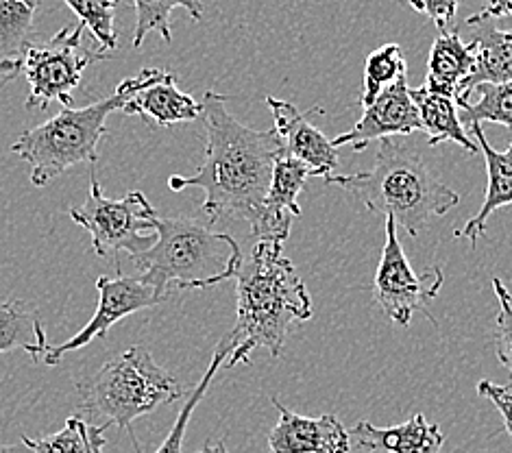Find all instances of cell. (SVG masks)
<instances>
[{
    "label": "cell",
    "instance_id": "1",
    "mask_svg": "<svg viewBox=\"0 0 512 453\" xmlns=\"http://www.w3.org/2000/svg\"><path fill=\"white\" fill-rule=\"evenodd\" d=\"M205 159L192 177L175 175L168 188L181 192L201 188L205 192L203 214L210 223L223 218L258 223L264 199L271 186L277 157L284 153L275 129L258 131L245 127L229 114L227 96L214 90L203 96Z\"/></svg>",
    "mask_w": 512,
    "mask_h": 453
},
{
    "label": "cell",
    "instance_id": "2",
    "mask_svg": "<svg viewBox=\"0 0 512 453\" xmlns=\"http://www.w3.org/2000/svg\"><path fill=\"white\" fill-rule=\"evenodd\" d=\"M236 325L218 342L227 349L225 369L251 360L255 349L273 358L284 351L290 329L312 318V299L297 268L284 255V244L255 240L236 273Z\"/></svg>",
    "mask_w": 512,
    "mask_h": 453
},
{
    "label": "cell",
    "instance_id": "3",
    "mask_svg": "<svg viewBox=\"0 0 512 453\" xmlns=\"http://www.w3.org/2000/svg\"><path fill=\"white\" fill-rule=\"evenodd\" d=\"M329 186L345 188L371 212L395 218L397 229L417 238L434 216L460 203L458 192L434 177L423 157L408 144L384 138L371 170L356 175H329Z\"/></svg>",
    "mask_w": 512,
    "mask_h": 453
},
{
    "label": "cell",
    "instance_id": "4",
    "mask_svg": "<svg viewBox=\"0 0 512 453\" xmlns=\"http://www.w3.org/2000/svg\"><path fill=\"white\" fill-rule=\"evenodd\" d=\"M157 240L131 262L142 273L144 284L168 299L173 290L210 288L234 279L242 257L240 244L229 234L212 231L190 218H164L155 212Z\"/></svg>",
    "mask_w": 512,
    "mask_h": 453
},
{
    "label": "cell",
    "instance_id": "5",
    "mask_svg": "<svg viewBox=\"0 0 512 453\" xmlns=\"http://www.w3.org/2000/svg\"><path fill=\"white\" fill-rule=\"evenodd\" d=\"M164 72L162 68H144L140 75L120 83L107 99L79 109L64 107L55 118L24 131L11 151L29 164L33 186H46L77 164H96L109 114L123 109L133 94L162 79Z\"/></svg>",
    "mask_w": 512,
    "mask_h": 453
},
{
    "label": "cell",
    "instance_id": "6",
    "mask_svg": "<svg viewBox=\"0 0 512 453\" xmlns=\"http://www.w3.org/2000/svg\"><path fill=\"white\" fill-rule=\"evenodd\" d=\"M181 390L177 379L166 373L144 347H129L105 362L79 384V406L90 419H101L103 427L116 425L133 434V421L177 401Z\"/></svg>",
    "mask_w": 512,
    "mask_h": 453
},
{
    "label": "cell",
    "instance_id": "7",
    "mask_svg": "<svg viewBox=\"0 0 512 453\" xmlns=\"http://www.w3.org/2000/svg\"><path fill=\"white\" fill-rule=\"evenodd\" d=\"M155 212L151 201L138 190L129 192L125 199L105 197L92 164L88 199L79 207H70L68 216L88 231L96 255L116 257L118 253H127L136 257L149 251L157 240V234H142L153 229Z\"/></svg>",
    "mask_w": 512,
    "mask_h": 453
},
{
    "label": "cell",
    "instance_id": "8",
    "mask_svg": "<svg viewBox=\"0 0 512 453\" xmlns=\"http://www.w3.org/2000/svg\"><path fill=\"white\" fill-rule=\"evenodd\" d=\"M85 27H66L46 42H31L22 55V70L29 81L27 109H44L48 103L72 107V92L79 88L83 70L103 61L109 53L88 51L83 46Z\"/></svg>",
    "mask_w": 512,
    "mask_h": 453
},
{
    "label": "cell",
    "instance_id": "9",
    "mask_svg": "<svg viewBox=\"0 0 512 453\" xmlns=\"http://www.w3.org/2000/svg\"><path fill=\"white\" fill-rule=\"evenodd\" d=\"M397 231L395 218L388 216L384 249L373 279V299L390 321L401 327H408L417 312H423L432 325H436L428 303L434 301L443 288V268L434 266L423 275L414 273Z\"/></svg>",
    "mask_w": 512,
    "mask_h": 453
},
{
    "label": "cell",
    "instance_id": "10",
    "mask_svg": "<svg viewBox=\"0 0 512 453\" xmlns=\"http://www.w3.org/2000/svg\"><path fill=\"white\" fill-rule=\"evenodd\" d=\"M96 290H99V308H96L90 323L62 345L48 347L44 353L46 366H57L66 353L88 347L96 338H105L109 329L123 318L166 301L157 295L153 286L144 284L140 277L129 275H118L116 279L101 275L96 279Z\"/></svg>",
    "mask_w": 512,
    "mask_h": 453
},
{
    "label": "cell",
    "instance_id": "11",
    "mask_svg": "<svg viewBox=\"0 0 512 453\" xmlns=\"http://www.w3.org/2000/svg\"><path fill=\"white\" fill-rule=\"evenodd\" d=\"M421 131L419 109L412 101L408 88V77L399 79L395 85L386 88L377 99L364 107L362 118L343 136L332 140L336 146H353L356 151H364L373 140H384L393 136H410Z\"/></svg>",
    "mask_w": 512,
    "mask_h": 453
},
{
    "label": "cell",
    "instance_id": "12",
    "mask_svg": "<svg viewBox=\"0 0 512 453\" xmlns=\"http://www.w3.org/2000/svg\"><path fill=\"white\" fill-rule=\"evenodd\" d=\"M266 105L271 107L275 131L282 138L284 155L299 159L301 164L310 168L312 177H329L338 168V151L323 131L316 129L310 116L323 114L321 107H312L310 112H299V109L288 103L279 101L275 96H266Z\"/></svg>",
    "mask_w": 512,
    "mask_h": 453
},
{
    "label": "cell",
    "instance_id": "13",
    "mask_svg": "<svg viewBox=\"0 0 512 453\" xmlns=\"http://www.w3.org/2000/svg\"><path fill=\"white\" fill-rule=\"evenodd\" d=\"M279 412L277 425L268 434V453H349L351 436L336 414H323L319 419L301 416L288 410L273 397Z\"/></svg>",
    "mask_w": 512,
    "mask_h": 453
},
{
    "label": "cell",
    "instance_id": "14",
    "mask_svg": "<svg viewBox=\"0 0 512 453\" xmlns=\"http://www.w3.org/2000/svg\"><path fill=\"white\" fill-rule=\"evenodd\" d=\"M308 177H312L310 168L301 164L299 159L279 155L273 170L271 186L262 205L258 223L251 227L255 240H268L284 244L290 236V227L301 216L299 194L306 188Z\"/></svg>",
    "mask_w": 512,
    "mask_h": 453
},
{
    "label": "cell",
    "instance_id": "15",
    "mask_svg": "<svg viewBox=\"0 0 512 453\" xmlns=\"http://www.w3.org/2000/svg\"><path fill=\"white\" fill-rule=\"evenodd\" d=\"M349 436L356 438L360 449L371 453H441L445 434L425 414H414L406 423L393 427H375L369 421L353 425Z\"/></svg>",
    "mask_w": 512,
    "mask_h": 453
},
{
    "label": "cell",
    "instance_id": "16",
    "mask_svg": "<svg viewBox=\"0 0 512 453\" xmlns=\"http://www.w3.org/2000/svg\"><path fill=\"white\" fill-rule=\"evenodd\" d=\"M123 112L129 116H142L157 127H170L177 122L201 118L203 105L194 101L190 94L181 92L173 72L166 70L162 79L133 94L125 103Z\"/></svg>",
    "mask_w": 512,
    "mask_h": 453
},
{
    "label": "cell",
    "instance_id": "17",
    "mask_svg": "<svg viewBox=\"0 0 512 453\" xmlns=\"http://www.w3.org/2000/svg\"><path fill=\"white\" fill-rule=\"evenodd\" d=\"M471 136L478 140V146L484 153L486 173H489V186H486V197L480 207V212L475 214L462 229H456V238H467L471 244L478 242L486 231V220L499 210V207L512 203V144L506 151H495L491 142L486 140L484 129L480 122H471L469 125Z\"/></svg>",
    "mask_w": 512,
    "mask_h": 453
},
{
    "label": "cell",
    "instance_id": "18",
    "mask_svg": "<svg viewBox=\"0 0 512 453\" xmlns=\"http://www.w3.org/2000/svg\"><path fill=\"white\" fill-rule=\"evenodd\" d=\"M475 66L460 85L456 101L469 99V94L482 83H504L512 79V29H497L491 20L473 24Z\"/></svg>",
    "mask_w": 512,
    "mask_h": 453
},
{
    "label": "cell",
    "instance_id": "19",
    "mask_svg": "<svg viewBox=\"0 0 512 453\" xmlns=\"http://www.w3.org/2000/svg\"><path fill=\"white\" fill-rule=\"evenodd\" d=\"M475 66V48L465 44L458 33L441 31L434 40L428 57V77L425 88L456 99L460 85L471 75Z\"/></svg>",
    "mask_w": 512,
    "mask_h": 453
},
{
    "label": "cell",
    "instance_id": "20",
    "mask_svg": "<svg viewBox=\"0 0 512 453\" xmlns=\"http://www.w3.org/2000/svg\"><path fill=\"white\" fill-rule=\"evenodd\" d=\"M412 101L419 109V118H421V129L428 133V142L430 146L443 144V142H454L462 146L467 153H478V142H473L469 138V133L462 127V120L458 116V105L456 99L451 96L438 94L425 88L410 90Z\"/></svg>",
    "mask_w": 512,
    "mask_h": 453
},
{
    "label": "cell",
    "instance_id": "21",
    "mask_svg": "<svg viewBox=\"0 0 512 453\" xmlns=\"http://www.w3.org/2000/svg\"><path fill=\"white\" fill-rule=\"evenodd\" d=\"M48 336L40 312L20 299L0 301V353L24 351L31 360L44 358Z\"/></svg>",
    "mask_w": 512,
    "mask_h": 453
},
{
    "label": "cell",
    "instance_id": "22",
    "mask_svg": "<svg viewBox=\"0 0 512 453\" xmlns=\"http://www.w3.org/2000/svg\"><path fill=\"white\" fill-rule=\"evenodd\" d=\"M42 0H0V61L22 59Z\"/></svg>",
    "mask_w": 512,
    "mask_h": 453
},
{
    "label": "cell",
    "instance_id": "23",
    "mask_svg": "<svg viewBox=\"0 0 512 453\" xmlns=\"http://www.w3.org/2000/svg\"><path fill=\"white\" fill-rule=\"evenodd\" d=\"M465 112L460 120L467 122H493L512 129V79L504 83H482L475 88L469 99L456 101Z\"/></svg>",
    "mask_w": 512,
    "mask_h": 453
},
{
    "label": "cell",
    "instance_id": "24",
    "mask_svg": "<svg viewBox=\"0 0 512 453\" xmlns=\"http://www.w3.org/2000/svg\"><path fill=\"white\" fill-rule=\"evenodd\" d=\"M136 7V31H133V48L140 51L146 35L157 33L162 35L166 44L173 42V31H170V14L173 9L184 7L192 20L203 18L201 0H133Z\"/></svg>",
    "mask_w": 512,
    "mask_h": 453
},
{
    "label": "cell",
    "instance_id": "25",
    "mask_svg": "<svg viewBox=\"0 0 512 453\" xmlns=\"http://www.w3.org/2000/svg\"><path fill=\"white\" fill-rule=\"evenodd\" d=\"M408 77V66L404 51L399 44H386L377 48L364 64V85L360 105L369 107L377 96H380L390 85H395L399 79Z\"/></svg>",
    "mask_w": 512,
    "mask_h": 453
},
{
    "label": "cell",
    "instance_id": "26",
    "mask_svg": "<svg viewBox=\"0 0 512 453\" xmlns=\"http://www.w3.org/2000/svg\"><path fill=\"white\" fill-rule=\"evenodd\" d=\"M64 5L79 18V22L88 29L99 51L112 53L118 46V35L114 27V9L116 0H64Z\"/></svg>",
    "mask_w": 512,
    "mask_h": 453
},
{
    "label": "cell",
    "instance_id": "27",
    "mask_svg": "<svg viewBox=\"0 0 512 453\" xmlns=\"http://www.w3.org/2000/svg\"><path fill=\"white\" fill-rule=\"evenodd\" d=\"M225 360H227V349L218 345L216 351H214V358H212L210 366H207L205 375L201 377V382L190 393L188 401L184 403V408L179 410V416H177V421L173 425V430L168 432L166 440H164L160 447L155 449V453H181V449H184V438H186V430H188V423L192 419V414H194V410H197L201 399L205 397L207 388H210V384L214 382V377H216L218 369H221V366L225 364Z\"/></svg>",
    "mask_w": 512,
    "mask_h": 453
},
{
    "label": "cell",
    "instance_id": "28",
    "mask_svg": "<svg viewBox=\"0 0 512 453\" xmlns=\"http://www.w3.org/2000/svg\"><path fill=\"white\" fill-rule=\"evenodd\" d=\"M493 292L499 301V312L495 318V332H493V345L499 364L504 366L510 390H512V297L502 279H493Z\"/></svg>",
    "mask_w": 512,
    "mask_h": 453
},
{
    "label": "cell",
    "instance_id": "29",
    "mask_svg": "<svg viewBox=\"0 0 512 453\" xmlns=\"http://www.w3.org/2000/svg\"><path fill=\"white\" fill-rule=\"evenodd\" d=\"M22 443L33 453H85L83 419H79V416H70L64 430L38 440L24 436Z\"/></svg>",
    "mask_w": 512,
    "mask_h": 453
},
{
    "label": "cell",
    "instance_id": "30",
    "mask_svg": "<svg viewBox=\"0 0 512 453\" xmlns=\"http://www.w3.org/2000/svg\"><path fill=\"white\" fill-rule=\"evenodd\" d=\"M478 395L489 399L499 410V414H502V419H504L506 432L512 438V390L508 386L493 384V382H489V379H482V382L478 384Z\"/></svg>",
    "mask_w": 512,
    "mask_h": 453
},
{
    "label": "cell",
    "instance_id": "31",
    "mask_svg": "<svg viewBox=\"0 0 512 453\" xmlns=\"http://www.w3.org/2000/svg\"><path fill=\"white\" fill-rule=\"evenodd\" d=\"M419 7H421V14L428 16L438 31H445L451 20L456 18V11L460 0H417Z\"/></svg>",
    "mask_w": 512,
    "mask_h": 453
},
{
    "label": "cell",
    "instance_id": "32",
    "mask_svg": "<svg viewBox=\"0 0 512 453\" xmlns=\"http://www.w3.org/2000/svg\"><path fill=\"white\" fill-rule=\"evenodd\" d=\"M504 16H512V0H489V5H486L480 14L469 16L465 22L467 27H473V24L478 22H486V20H495V18H504Z\"/></svg>",
    "mask_w": 512,
    "mask_h": 453
},
{
    "label": "cell",
    "instance_id": "33",
    "mask_svg": "<svg viewBox=\"0 0 512 453\" xmlns=\"http://www.w3.org/2000/svg\"><path fill=\"white\" fill-rule=\"evenodd\" d=\"M83 440H85V453H105V427L85 423L83 421Z\"/></svg>",
    "mask_w": 512,
    "mask_h": 453
},
{
    "label": "cell",
    "instance_id": "34",
    "mask_svg": "<svg viewBox=\"0 0 512 453\" xmlns=\"http://www.w3.org/2000/svg\"><path fill=\"white\" fill-rule=\"evenodd\" d=\"M20 70H22V59H7V61H0V75H5V83L14 81Z\"/></svg>",
    "mask_w": 512,
    "mask_h": 453
},
{
    "label": "cell",
    "instance_id": "35",
    "mask_svg": "<svg viewBox=\"0 0 512 453\" xmlns=\"http://www.w3.org/2000/svg\"><path fill=\"white\" fill-rule=\"evenodd\" d=\"M197 453H229L225 440H216V443H207L201 451Z\"/></svg>",
    "mask_w": 512,
    "mask_h": 453
},
{
    "label": "cell",
    "instance_id": "36",
    "mask_svg": "<svg viewBox=\"0 0 512 453\" xmlns=\"http://www.w3.org/2000/svg\"><path fill=\"white\" fill-rule=\"evenodd\" d=\"M0 453H33L27 445H3L0 447Z\"/></svg>",
    "mask_w": 512,
    "mask_h": 453
},
{
    "label": "cell",
    "instance_id": "37",
    "mask_svg": "<svg viewBox=\"0 0 512 453\" xmlns=\"http://www.w3.org/2000/svg\"><path fill=\"white\" fill-rule=\"evenodd\" d=\"M399 3H401V5H408V7H412L414 11H421V7H419L417 0H399Z\"/></svg>",
    "mask_w": 512,
    "mask_h": 453
}]
</instances>
